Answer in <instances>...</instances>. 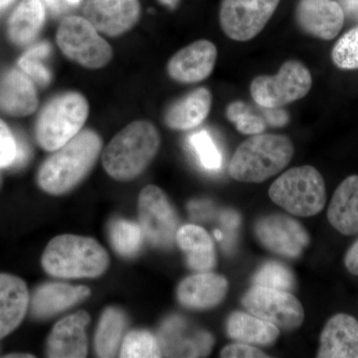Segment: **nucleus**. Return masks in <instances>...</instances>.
Returning a JSON list of instances; mask_svg holds the SVG:
<instances>
[{"label": "nucleus", "mask_w": 358, "mask_h": 358, "mask_svg": "<svg viewBox=\"0 0 358 358\" xmlns=\"http://www.w3.org/2000/svg\"><path fill=\"white\" fill-rule=\"evenodd\" d=\"M100 136L84 131L56 150L40 169V187L49 194L60 195L70 192L89 173L100 155Z\"/></svg>", "instance_id": "1"}, {"label": "nucleus", "mask_w": 358, "mask_h": 358, "mask_svg": "<svg viewBox=\"0 0 358 358\" xmlns=\"http://www.w3.org/2000/svg\"><path fill=\"white\" fill-rule=\"evenodd\" d=\"M294 145L282 134H254L235 150L229 164L231 178L259 183L282 171L293 159Z\"/></svg>", "instance_id": "2"}, {"label": "nucleus", "mask_w": 358, "mask_h": 358, "mask_svg": "<svg viewBox=\"0 0 358 358\" xmlns=\"http://www.w3.org/2000/svg\"><path fill=\"white\" fill-rule=\"evenodd\" d=\"M159 145V131L152 122H131L106 148L103 167L117 180H131L147 169L157 155Z\"/></svg>", "instance_id": "3"}, {"label": "nucleus", "mask_w": 358, "mask_h": 358, "mask_svg": "<svg viewBox=\"0 0 358 358\" xmlns=\"http://www.w3.org/2000/svg\"><path fill=\"white\" fill-rule=\"evenodd\" d=\"M109 262L107 252L95 239L70 234L52 239L42 256L44 270L64 279L99 277Z\"/></svg>", "instance_id": "4"}, {"label": "nucleus", "mask_w": 358, "mask_h": 358, "mask_svg": "<svg viewBox=\"0 0 358 358\" xmlns=\"http://www.w3.org/2000/svg\"><path fill=\"white\" fill-rule=\"evenodd\" d=\"M268 195L275 204L293 215L312 217L326 206V183L315 167H294L275 179Z\"/></svg>", "instance_id": "5"}, {"label": "nucleus", "mask_w": 358, "mask_h": 358, "mask_svg": "<svg viewBox=\"0 0 358 358\" xmlns=\"http://www.w3.org/2000/svg\"><path fill=\"white\" fill-rule=\"evenodd\" d=\"M88 114V102L81 94L69 92L56 96L39 115L37 141L44 150L56 152L80 133Z\"/></svg>", "instance_id": "6"}, {"label": "nucleus", "mask_w": 358, "mask_h": 358, "mask_svg": "<svg viewBox=\"0 0 358 358\" xmlns=\"http://www.w3.org/2000/svg\"><path fill=\"white\" fill-rule=\"evenodd\" d=\"M312 74L303 63L289 60L275 76H259L250 86L252 98L262 108H282L308 95Z\"/></svg>", "instance_id": "7"}, {"label": "nucleus", "mask_w": 358, "mask_h": 358, "mask_svg": "<svg viewBox=\"0 0 358 358\" xmlns=\"http://www.w3.org/2000/svg\"><path fill=\"white\" fill-rule=\"evenodd\" d=\"M57 43L71 60L84 67L98 69L112 58V48L86 18L66 17L59 26Z\"/></svg>", "instance_id": "8"}, {"label": "nucleus", "mask_w": 358, "mask_h": 358, "mask_svg": "<svg viewBox=\"0 0 358 358\" xmlns=\"http://www.w3.org/2000/svg\"><path fill=\"white\" fill-rule=\"evenodd\" d=\"M242 303L252 315L284 331L299 329L305 320L303 305L288 291L253 286L244 294Z\"/></svg>", "instance_id": "9"}, {"label": "nucleus", "mask_w": 358, "mask_h": 358, "mask_svg": "<svg viewBox=\"0 0 358 358\" xmlns=\"http://www.w3.org/2000/svg\"><path fill=\"white\" fill-rule=\"evenodd\" d=\"M138 218L143 235L157 248L173 246L178 218L166 193L155 185H148L138 197Z\"/></svg>", "instance_id": "10"}, {"label": "nucleus", "mask_w": 358, "mask_h": 358, "mask_svg": "<svg viewBox=\"0 0 358 358\" xmlns=\"http://www.w3.org/2000/svg\"><path fill=\"white\" fill-rule=\"evenodd\" d=\"M279 3L280 0H222L221 28L235 41H249L265 28Z\"/></svg>", "instance_id": "11"}, {"label": "nucleus", "mask_w": 358, "mask_h": 358, "mask_svg": "<svg viewBox=\"0 0 358 358\" xmlns=\"http://www.w3.org/2000/svg\"><path fill=\"white\" fill-rule=\"evenodd\" d=\"M255 234L268 251L291 259L300 257L310 241L303 226L284 214H271L259 219Z\"/></svg>", "instance_id": "12"}, {"label": "nucleus", "mask_w": 358, "mask_h": 358, "mask_svg": "<svg viewBox=\"0 0 358 358\" xmlns=\"http://www.w3.org/2000/svg\"><path fill=\"white\" fill-rule=\"evenodd\" d=\"M84 14L99 32L117 36L138 22L141 6L138 0H87Z\"/></svg>", "instance_id": "13"}, {"label": "nucleus", "mask_w": 358, "mask_h": 358, "mask_svg": "<svg viewBox=\"0 0 358 358\" xmlns=\"http://www.w3.org/2000/svg\"><path fill=\"white\" fill-rule=\"evenodd\" d=\"M345 13L336 0H300L296 8V21L310 36L333 40L345 23Z\"/></svg>", "instance_id": "14"}, {"label": "nucleus", "mask_w": 358, "mask_h": 358, "mask_svg": "<svg viewBox=\"0 0 358 358\" xmlns=\"http://www.w3.org/2000/svg\"><path fill=\"white\" fill-rule=\"evenodd\" d=\"M217 48L208 40H199L178 51L167 64L169 76L180 83H197L210 76Z\"/></svg>", "instance_id": "15"}, {"label": "nucleus", "mask_w": 358, "mask_h": 358, "mask_svg": "<svg viewBox=\"0 0 358 358\" xmlns=\"http://www.w3.org/2000/svg\"><path fill=\"white\" fill-rule=\"evenodd\" d=\"M90 322L86 312H78L55 324L47 343V355L55 358L86 357L88 352L85 329Z\"/></svg>", "instance_id": "16"}, {"label": "nucleus", "mask_w": 358, "mask_h": 358, "mask_svg": "<svg viewBox=\"0 0 358 358\" xmlns=\"http://www.w3.org/2000/svg\"><path fill=\"white\" fill-rule=\"evenodd\" d=\"M320 358H358V320L338 313L327 320L320 334Z\"/></svg>", "instance_id": "17"}, {"label": "nucleus", "mask_w": 358, "mask_h": 358, "mask_svg": "<svg viewBox=\"0 0 358 358\" xmlns=\"http://www.w3.org/2000/svg\"><path fill=\"white\" fill-rule=\"evenodd\" d=\"M228 292V282L222 275L200 273L179 284L178 298L185 308L208 310L222 303Z\"/></svg>", "instance_id": "18"}, {"label": "nucleus", "mask_w": 358, "mask_h": 358, "mask_svg": "<svg viewBox=\"0 0 358 358\" xmlns=\"http://www.w3.org/2000/svg\"><path fill=\"white\" fill-rule=\"evenodd\" d=\"M186 322L179 317H169L160 329V348L169 357H200L207 355L213 339L207 333L186 336Z\"/></svg>", "instance_id": "19"}, {"label": "nucleus", "mask_w": 358, "mask_h": 358, "mask_svg": "<svg viewBox=\"0 0 358 358\" xmlns=\"http://www.w3.org/2000/svg\"><path fill=\"white\" fill-rule=\"evenodd\" d=\"M29 303L27 287L15 275L0 274V338L22 322Z\"/></svg>", "instance_id": "20"}, {"label": "nucleus", "mask_w": 358, "mask_h": 358, "mask_svg": "<svg viewBox=\"0 0 358 358\" xmlns=\"http://www.w3.org/2000/svg\"><path fill=\"white\" fill-rule=\"evenodd\" d=\"M327 219L341 234H357L358 176H348L338 186L327 209Z\"/></svg>", "instance_id": "21"}, {"label": "nucleus", "mask_w": 358, "mask_h": 358, "mask_svg": "<svg viewBox=\"0 0 358 358\" xmlns=\"http://www.w3.org/2000/svg\"><path fill=\"white\" fill-rule=\"evenodd\" d=\"M91 294L87 287H74L62 282L43 285L37 289L32 299V313L44 319L64 312Z\"/></svg>", "instance_id": "22"}, {"label": "nucleus", "mask_w": 358, "mask_h": 358, "mask_svg": "<svg viewBox=\"0 0 358 358\" xmlns=\"http://www.w3.org/2000/svg\"><path fill=\"white\" fill-rule=\"evenodd\" d=\"M38 105L36 90L29 77L17 70L0 81V109L13 115L32 114Z\"/></svg>", "instance_id": "23"}, {"label": "nucleus", "mask_w": 358, "mask_h": 358, "mask_svg": "<svg viewBox=\"0 0 358 358\" xmlns=\"http://www.w3.org/2000/svg\"><path fill=\"white\" fill-rule=\"evenodd\" d=\"M176 241L187 259L189 268L197 272H208L216 265L213 240L207 231L194 224L179 228Z\"/></svg>", "instance_id": "24"}, {"label": "nucleus", "mask_w": 358, "mask_h": 358, "mask_svg": "<svg viewBox=\"0 0 358 358\" xmlns=\"http://www.w3.org/2000/svg\"><path fill=\"white\" fill-rule=\"evenodd\" d=\"M211 106V92L207 88L196 89L167 110L166 124L178 131L196 128L208 117Z\"/></svg>", "instance_id": "25"}, {"label": "nucleus", "mask_w": 358, "mask_h": 358, "mask_svg": "<svg viewBox=\"0 0 358 358\" xmlns=\"http://www.w3.org/2000/svg\"><path fill=\"white\" fill-rule=\"evenodd\" d=\"M227 334L237 343L272 345L280 336V329L267 320L243 312L231 313L226 324Z\"/></svg>", "instance_id": "26"}, {"label": "nucleus", "mask_w": 358, "mask_h": 358, "mask_svg": "<svg viewBox=\"0 0 358 358\" xmlns=\"http://www.w3.org/2000/svg\"><path fill=\"white\" fill-rule=\"evenodd\" d=\"M44 21L45 7L41 0H22L9 18V36L17 45L31 43Z\"/></svg>", "instance_id": "27"}, {"label": "nucleus", "mask_w": 358, "mask_h": 358, "mask_svg": "<svg viewBox=\"0 0 358 358\" xmlns=\"http://www.w3.org/2000/svg\"><path fill=\"white\" fill-rule=\"evenodd\" d=\"M126 326V317L121 310L115 308L105 310L96 334V352L99 357H114L117 355Z\"/></svg>", "instance_id": "28"}, {"label": "nucleus", "mask_w": 358, "mask_h": 358, "mask_svg": "<svg viewBox=\"0 0 358 358\" xmlns=\"http://www.w3.org/2000/svg\"><path fill=\"white\" fill-rule=\"evenodd\" d=\"M110 241L115 251L122 257H133L140 251L143 232L141 226L127 220L113 222L110 231Z\"/></svg>", "instance_id": "29"}, {"label": "nucleus", "mask_w": 358, "mask_h": 358, "mask_svg": "<svg viewBox=\"0 0 358 358\" xmlns=\"http://www.w3.org/2000/svg\"><path fill=\"white\" fill-rule=\"evenodd\" d=\"M50 44L41 42L31 47L24 55L21 57L20 66L23 72L33 81L42 86L50 82L51 73L45 65L44 61L50 54Z\"/></svg>", "instance_id": "30"}, {"label": "nucleus", "mask_w": 358, "mask_h": 358, "mask_svg": "<svg viewBox=\"0 0 358 358\" xmlns=\"http://www.w3.org/2000/svg\"><path fill=\"white\" fill-rule=\"evenodd\" d=\"M159 341L147 331H131L124 339L121 357H162Z\"/></svg>", "instance_id": "31"}, {"label": "nucleus", "mask_w": 358, "mask_h": 358, "mask_svg": "<svg viewBox=\"0 0 358 358\" xmlns=\"http://www.w3.org/2000/svg\"><path fill=\"white\" fill-rule=\"evenodd\" d=\"M189 143L203 169L209 171H220L222 155L208 131H200L192 134Z\"/></svg>", "instance_id": "32"}, {"label": "nucleus", "mask_w": 358, "mask_h": 358, "mask_svg": "<svg viewBox=\"0 0 358 358\" xmlns=\"http://www.w3.org/2000/svg\"><path fill=\"white\" fill-rule=\"evenodd\" d=\"M253 286L289 292L294 288V278L286 266L278 262H268L254 275Z\"/></svg>", "instance_id": "33"}, {"label": "nucleus", "mask_w": 358, "mask_h": 358, "mask_svg": "<svg viewBox=\"0 0 358 358\" xmlns=\"http://www.w3.org/2000/svg\"><path fill=\"white\" fill-rule=\"evenodd\" d=\"M226 117L235 124L238 131L243 134L254 136L262 134L266 129V122L262 117L252 112L251 108L241 101L228 105Z\"/></svg>", "instance_id": "34"}, {"label": "nucleus", "mask_w": 358, "mask_h": 358, "mask_svg": "<svg viewBox=\"0 0 358 358\" xmlns=\"http://www.w3.org/2000/svg\"><path fill=\"white\" fill-rule=\"evenodd\" d=\"M331 58L341 69H358V26L339 38L331 52Z\"/></svg>", "instance_id": "35"}, {"label": "nucleus", "mask_w": 358, "mask_h": 358, "mask_svg": "<svg viewBox=\"0 0 358 358\" xmlns=\"http://www.w3.org/2000/svg\"><path fill=\"white\" fill-rule=\"evenodd\" d=\"M18 152V140L0 120V169L13 166Z\"/></svg>", "instance_id": "36"}, {"label": "nucleus", "mask_w": 358, "mask_h": 358, "mask_svg": "<svg viewBox=\"0 0 358 358\" xmlns=\"http://www.w3.org/2000/svg\"><path fill=\"white\" fill-rule=\"evenodd\" d=\"M221 224H222V233L215 231L218 240L225 243L227 249L231 248V244L234 243L237 237V230L240 226V215L234 210H225L221 213Z\"/></svg>", "instance_id": "37"}, {"label": "nucleus", "mask_w": 358, "mask_h": 358, "mask_svg": "<svg viewBox=\"0 0 358 358\" xmlns=\"http://www.w3.org/2000/svg\"><path fill=\"white\" fill-rule=\"evenodd\" d=\"M220 357L223 358H268V355L248 343H236L224 348Z\"/></svg>", "instance_id": "38"}, {"label": "nucleus", "mask_w": 358, "mask_h": 358, "mask_svg": "<svg viewBox=\"0 0 358 358\" xmlns=\"http://www.w3.org/2000/svg\"><path fill=\"white\" fill-rule=\"evenodd\" d=\"M265 117L268 124L273 127H284L289 122V115L281 108H263Z\"/></svg>", "instance_id": "39"}, {"label": "nucleus", "mask_w": 358, "mask_h": 358, "mask_svg": "<svg viewBox=\"0 0 358 358\" xmlns=\"http://www.w3.org/2000/svg\"><path fill=\"white\" fill-rule=\"evenodd\" d=\"M45 6L53 14H61L72 7L79 6L81 0H43Z\"/></svg>", "instance_id": "40"}, {"label": "nucleus", "mask_w": 358, "mask_h": 358, "mask_svg": "<svg viewBox=\"0 0 358 358\" xmlns=\"http://www.w3.org/2000/svg\"><path fill=\"white\" fill-rule=\"evenodd\" d=\"M345 264L350 274L358 275V239L348 249L345 258Z\"/></svg>", "instance_id": "41"}, {"label": "nucleus", "mask_w": 358, "mask_h": 358, "mask_svg": "<svg viewBox=\"0 0 358 358\" xmlns=\"http://www.w3.org/2000/svg\"><path fill=\"white\" fill-rule=\"evenodd\" d=\"M189 210L195 217L203 219L210 217L212 214V205L207 201L192 202L189 204Z\"/></svg>", "instance_id": "42"}, {"label": "nucleus", "mask_w": 358, "mask_h": 358, "mask_svg": "<svg viewBox=\"0 0 358 358\" xmlns=\"http://www.w3.org/2000/svg\"><path fill=\"white\" fill-rule=\"evenodd\" d=\"M346 17L358 21V0H338Z\"/></svg>", "instance_id": "43"}, {"label": "nucleus", "mask_w": 358, "mask_h": 358, "mask_svg": "<svg viewBox=\"0 0 358 358\" xmlns=\"http://www.w3.org/2000/svg\"><path fill=\"white\" fill-rule=\"evenodd\" d=\"M18 140V152L17 157H16L15 164L13 166H20L24 164L27 162L28 157H29V148L22 138H17Z\"/></svg>", "instance_id": "44"}, {"label": "nucleus", "mask_w": 358, "mask_h": 358, "mask_svg": "<svg viewBox=\"0 0 358 358\" xmlns=\"http://www.w3.org/2000/svg\"><path fill=\"white\" fill-rule=\"evenodd\" d=\"M159 1L160 3L164 4V6L169 7V8L174 9L178 6L180 0H159Z\"/></svg>", "instance_id": "45"}, {"label": "nucleus", "mask_w": 358, "mask_h": 358, "mask_svg": "<svg viewBox=\"0 0 358 358\" xmlns=\"http://www.w3.org/2000/svg\"><path fill=\"white\" fill-rule=\"evenodd\" d=\"M15 0H0V13L6 10L7 7L11 6Z\"/></svg>", "instance_id": "46"}, {"label": "nucleus", "mask_w": 358, "mask_h": 358, "mask_svg": "<svg viewBox=\"0 0 358 358\" xmlns=\"http://www.w3.org/2000/svg\"><path fill=\"white\" fill-rule=\"evenodd\" d=\"M8 357H33L32 355H9Z\"/></svg>", "instance_id": "47"}]
</instances>
